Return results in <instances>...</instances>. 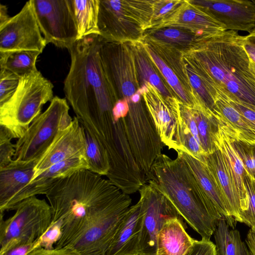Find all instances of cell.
I'll list each match as a JSON object with an SVG mask.
<instances>
[{"label":"cell","instance_id":"cell-1","mask_svg":"<svg viewBox=\"0 0 255 255\" xmlns=\"http://www.w3.org/2000/svg\"><path fill=\"white\" fill-rule=\"evenodd\" d=\"M52 222L61 235L54 248L82 255H106L131 199L109 180L79 170L55 183L45 194Z\"/></svg>","mask_w":255,"mask_h":255},{"label":"cell","instance_id":"cell-2","mask_svg":"<svg viewBox=\"0 0 255 255\" xmlns=\"http://www.w3.org/2000/svg\"><path fill=\"white\" fill-rule=\"evenodd\" d=\"M100 40L99 35H90L68 49L71 64L64 91L80 122L112 113L119 100L102 65Z\"/></svg>","mask_w":255,"mask_h":255},{"label":"cell","instance_id":"cell-3","mask_svg":"<svg viewBox=\"0 0 255 255\" xmlns=\"http://www.w3.org/2000/svg\"><path fill=\"white\" fill-rule=\"evenodd\" d=\"M244 36L226 30L184 51L193 57L226 99L255 108V79L243 47Z\"/></svg>","mask_w":255,"mask_h":255},{"label":"cell","instance_id":"cell-4","mask_svg":"<svg viewBox=\"0 0 255 255\" xmlns=\"http://www.w3.org/2000/svg\"><path fill=\"white\" fill-rule=\"evenodd\" d=\"M147 183L166 197L202 238L210 239L222 218L213 209L182 159L177 156L173 159L161 153L154 162L152 176Z\"/></svg>","mask_w":255,"mask_h":255},{"label":"cell","instance_id":"cell-5","mask_svg":"<svg viewBox=\"0 0 255 255\" xmlns=\"http://www.w3.org/2000/svg\"><path fill=\"white\" fill-rule=\"evenodd\" d=\"M153 0H99L98 27L103 39L129 42L143 39L152 24Z\"/></svg>","mask_w":255,"mask_h":255},{"label":"cell","instance_id":"cell-6","mask_svg":"<svg viewBox=\"0 0 255 255\" xmlns=\"http://www.w3.org/2000/svg\"><path fill=\"white\" fill-rule=\"evenodd\" d=\"M53 89L52 83L37 69L21 78L12 97L0 105V126L13 138H21L41 114L43 106L54 98Z\"/></svg>","mask_w":255,"mask_h":255},{"label":"cell","instance_id":"cell-7","mask_svg":"<svg viewBox=\"0 0 255 255\" xmlns=\"http://www.w3.org/2000/svg\"><path fill=\"white\" fill-rule=\"evenodd\" d=\"M14 213L4 220L0 213V255L21 245L40 240L52 222L51 207L45 199L26 198L14 208Z\"/></svg>","mask_w":255,"mask_h":255},{"label":"cell","instance_id":"cell-8","mask_svg":"<svg viewBox=\"0 0 255 255\" xmlns=\"http://www.w3.org/2000/svg\"><path fill=\"white\" fill-rule=\"evenodd\" d=\"M65 99L54 97L47 109L32 122L15 145L13 160H38L61 130L72 122Z\"/></svg>","mask_w":255,"mask_h":255},{"label":"cell","instance_id":"cell-9","mask_svg":"<svg viewBox=\"0 0 255 255\" xmlns=\"http://www.w3.org/2000/svg\"><path fill=\"white\" fill-rule=\"evenodd\" d=\"M41 33L47 43L69 49L79 40L70 0H31Z\"/></svg>","mask_w":255,"mask_h":255},{"label":"cell","instance_id":"cell-10","mask_svg":"<svg viewBox=\"0 0 255 255\" xmlns=\"http://www.w3.org/2000/svg\"><path fill=\"white\" fill-rule=\"evenodd\" d=\"M47 44L31 0L16 14L0 24V52L33 50L42 53Z\"/></svg>","mask_w":255,"mask_h":255},{"label":"cell","instance_id":"cell-11","mask_svg":"<svg viewBox=\"0 0 255 255\" xmlns=\"http://www.w3.org/2000/svg\"><path fill=\"white\" fill-rule=\"evenodd\" d=\"M139 192L143 215L140 251L155 255L157 234L164 222L170 217L179 215L166 197L151 185L145 184Z\"/></svg>","mask_w":255,"mask_h":255},{"label":"cell","instance_id":"cell-12","mask_svg":"<svg viewBox=\"0 0 255 255\" xmlns=\"http://www.w3.org/2000/svg\"><path fill=\"white\" fill-rule=\"evenodd\" d=\"M142 41L149 57L175 97L183 104L192 107L194 93L183 70L182 51L156 41L150 40L147 43Z\"/></svg>","mask_w":255,"mask_h":255},{"label":"cell","instance_id":"cell-13","mask_svg":"<svg viewBox=\"0 0 255 255\" xmlns=\"http://www.w3.org/2000/svg\"><path fill=\"white\" fill-rule=\"evenodd\" d=\"M141 94L162 143L169 149L176 150L180 101L175 97H164L148 83L141 88Z\"/></svg>","mask_w":255,"mask_h":255},{"label":"cell","instance_id":"cell-14","mask_svg":"<svg viewBox=\"0 0 255 255\" xmlns=\"http://www.w3.org/2000/svg\"><path fill=\"white\" fill-rule=\"evenodd\" d=\"M86 147L84 128L78 118L74 117L71 125L58 133L36 161L31 181L57 163L73 157L85 156Z\"/></svg>","mask_w":255,"mask_h":255},{"label":"cell","instance_id":"cell-15","mask_svg":"<svg viewBox=\"0 0 255 255\" xmlns=\"http://www.w3.org/2000/svg\"><path fill=\"white\" fill-rule=\"evenodd\" d=\"M165 27L187 30L201 41L210 39L227 30L226 26L206 8L193 3L191 0H184L169 17L152 29Z\"/></svg>","mask_w":255,"mask_h":255},{"label":"cell","instance_id":"cell-16","mask_svg":"<svg viewBox=\"0 0 255 255\" xmlns=\"http://www.w3.org/2000/svg\"><path fill=\"white\" fill-rule=\"evenodd\" d=\"M201 5L227 30L245 31L250 33L255 28V4L253 0H191Z\"/></svg>","mask_w":255,"mask_h":255},{"label":"cell","instance_id":"cell-17","mask_svg":"<svg viewBox=\"0 0 255 255\" xmlns=\"http://www.w3.org/2000/svg\"><path fill=\"white\" fill-rule=\"evenodd\" d=\"M89 170L85 156L69 158L57 163L43 172L21 190L9 202L7 211L13 210L21 201L37 195L46 194L60 179L81 170Z\"/></svg>","mask_w":255,"mask_h":255},{"label":"cell","instance_id":"cell-18","mask_svg":"<svg viewBox=\"0 0 255 255\" xmlns=\"http://www.w3.org/2000/svg\"><path fill=\"white\" fill-rule=\"evenodd\" d=\"M143 217L141 202L138 200L127 212L106 255H126L142 253L140 241Z\"/></svg>","mask_w":255,"mask_h":255},{"label":"cell","instance_id":"cell-19","mask_svg":"<svg viewBox=\"0 0 255 255\" xmlns=\"http://www.w3.org/2000/svg\"><path fill=\"white\" fill-rule=\"evenodd\" d=\"M206 165L226 205L229 214L240 222V199L228 166L220 151L216 147L212 153L203 156Z\"/></svg>","mask_w":255,"mask_h":255},{"label":"cell","instance_id":"cell-20","mask_svg":"<svg viewBox=\"0 0 255 255\" xmlns=\"http://www.w3.org/2000/svg\"><path fill=\"white\" fill-rule=\"evenodd\" d=\"M178 156L186 163L200 189L214 211L224 218L229 226L235 228L236 222L230 216L219 190L206 164L193 155L182 150L176 151Z\"/></svg>","mask_w":255,"mask_h":255},{"label":"cell","instance_id":"cell-21","mask_svg":"<svg viewBox=\"0 0 255 255\" xmlns=\"http://www.w3.org/2000/svg\"><path fill=\"white\" fill-rule=\"evenodd\" d=\"M37 160H13L0 168V211L4 213L11 200L31 181Z\"/></svg>","mask_w":255,"mask_h":255},{"label":"cell","instance_id":"cell-22","mask_svg":"<svg viewBox=\"0 0 255 255\" xmlns=\"http://www.w3.org/2000/svg\"><path fill=\"white\" fill-rule=\"evenodd\" d=\"M186 229L180 215L167 218L157 234L155 255H186L195 241Z\"/></svg>","mask_w":255,"mask_h":255},{"label":"cell","instance_id":"cell-23","mask_svg":"<svg viewBox=\"0 0 255 255\" xmlns=\"http://www.w3.org/2000/svg\"><path fill=\"white\" fill-rule=\"evenodd\" d=\"M219 121L218 129L214 136V143L220 151L228 166L240 199L241 212L246 210L248 194L245 187L244 177L246 171L225 127Z\"/></svg>","mask_w":255,"mask_h":255},{"label":"cell","instance_id":"cell-24","mask_svg":"<svg viewBox=\"0 0 255 255\" xmlns=\"http://www.w3.org/2000/svg\"><path fill=\"white\" fill-rule=\"evenodd\" d=\"M181 61L189 86L202 104L215 114L219 91L198 63L186 52H181Z\"/></svg>","mask_w":255,"mask_h":255},{"label":"cell","instance_id":"cell-25","mask_svg":"<svg viewBox=\"0 0 255 255\" xmlns=\"http://www.w3.org/2000/svg\"><path fill=\"white\" fill-rule=\"evenodd\" d=\"M215 114L234 138L255 145V126L220 94L215 102Z\"/></svg>","mask_w":255,"mask_h":255},{"label":"cell","instance_id":"cell-26","mask_svg":"<svg viewBox=\"0 0 255 255\" xmlns=\"http://www.w3.org/2000/svg\"><path fill=\"white\" fill-rule=\"evenodd\" d=\"M128 43L134 55L140 87L141 88L145 83H148L154 87L164 97H175L149 57L142 40Z\"/></svg>","mask_w":255,"mask_h":255},{"label":"cell","instance_id":"cell-27","mask_svg":"<svg viewBox=\"0 0 255 255\" xmlns=\"http://www.w3.org/2000/svg\"><path fill=\"white\" fill-rule=\"evenodd\" d=\"M190 107L197 124L201 146L206 155L212 153L216 148L214 136L218 129V120L195 94L194 104Z\"/></svg>","mask_w":255,"mask_h":255},{"label":"cell","instance_id":"cell-28","mask_svg":"<svg viewBox=\"0 0 255 255\" xmlns=\"http://www.w3.org/2000/svg\"><path fill=\"white\" fill-rule=\"evenodd\" d=\"M217 255H251L238 230L221 218L213 234Z\"/></svg>","mask_w":255,"mask_h":255},{"label":"cell","instance_id":"cell-29","mask_svg":"<svg viewBox=\"0 0 255 255\" xmlns=\"http://www.w3.org/2000/svg\"><path fill=\"white\" fill-rule=\"evenodd\" d=\"M143 37L169 45L182 52L191 49L202 41L192 32L175 27L149 29L145 32Z\"/></svg>","mask_w":255,"mask_h":255},{"label":"cell","instance_id":"cell-30","mask_svg":"<svg viewBox=\"0 0 255 255\" xmlns=\"http://www.w3.org/2000/svg\"><path fill=\"white\" fill-rule=\"evenodd\" d=\"M77 25L79 39L99 34L98 19L99 0H70Z\"/></svg>","mask_w":255,"mask_h":255},{"label":"cell","instance_id":"cell-31","mask_svg":"<svg viewBox=\"0 0 255 255\" xmlns=\"http://www.w3.org/2000/svg\"><path fill=\"white\" fill-rule=\"evenodd\" d=\"M41 53L33 50L0 52V68L22 78L37 70L36 62Z\"/></svg>","mask_w":255,"mask_h":255},{"label":"cell","instance_id":"cell-32","mask_svg":"<svg viewBox=\"0 0 255 255\" xmlns=\"http://www.w3.org/2000/svg\"><path fill=\"white\" fill-rule=\"evenodd\" d=\"M85 131L87 143L85 157L89 170L100 176H107L110 169L108 152L93 136Z\"/></svg>","mask_w":255,"mask_h":255},{"label":"cell","instance_id":"cell-33","mask_svg":"<svg viewBox=\"0 0 255 255\" xmlns=\"http://www.w3.org/2000/svg\"><path fill=\"white\" fill-rule=\"evenodd\" d=\"M175 140L176 149L182 150L195 156L199 160L206 154L195 138L189 129L181 120L180 112L176 127Z\"/></svg>","mask_w":255,"mask_h":255},{"label":"cell","instance_id":"cell-34","mask_svg":"<svg viewBox=\"0 0 255 255\" xmlns=\"http://www.w3.org/2000/svg\"><path fill=\"white\" fill-rule=\"evenodd\" d=\"M225 128L231 137L233 146L243 163L247 173L255 180V145L236 139L230 133L226 127Z\"/></svg>","mask_w":255,"mask_h":255},{"label":"cell","instance_id":"cell-35","mask_svg":"<svg viewBox=\"0 0 255 255\" xmlns=\"http://www.w3.org/2000/svg\"><path fill=\"white\" fill-rule=\"evenodd\" d=\"M244 182L248 201L246 210L240 215V222L245 223L252 230L255 231V180L246 172L244 175Z\"/></svg>","mask_w":255,"mask_h":255},{"label":"cell","instance_id":"cell-36","mask_svg":"<svg viewBox=\"0 0 255 255\" xmlns=\"http://www.w3.org/2000/svg\"><path fill=\"white\" fill-rule=\"evenodd\" d=\"M184 0H153L152 29L169 17Z\"/></svg>","mask_w":255,"mask_h":255},{"label":"cell","instance_id":"cell-37","mask_svg":"<svg viewBox=\"0 0 255 255\" xmlns=\"http://www.w3.org/2000/svg\"><path fill=\"white\" fill-rule=\"evenodd\" d=\"M20 79L15 74L0 68V105L12 97L18 86Z\"/></svg>","mask_w":255,"mask_h":255},{"label":"cell","instance_id":"cell-38","mask_svg":"<svg viewBox=\"0 0 255 255\" xmlns=\"http://www.w3.org/2000/svg\"><path fill=\"white\" fill-rule=\"evenodd\" d=\"M12 139L9 131L0 126V168L5 166L13 160L15 149V145L11 141Z\"/></svg>","mask_w":255,"mask_h":255},{"label":"cell","instance_id":"cell-39","mask_svg":"<svg viewBox=\"0 0 255 255\" xmlns=\"http://www.w3.org/2000/svg\"><path fill=\"white\" fill-rule=\"evenodd\" d=\"M61 235V226L59 222H52L50 227L40 240V247L52 249Z\"/></svg>","mask_w":255,"mask_h":255},{"label":"cell","instance_id":"cell-40","mask_svg":"<svg viewBox=\"0 0 255 255\" xmlns=\"http://www.w3.org/2000/svg\"><path fill=\"white\" fill-rule=\"evenodd\" d=\"M186 255H217L215 245L210 240L202 238L196 240Z\"/></svg>","mask_w":255,"mask_h":255},{"label":"cell","instance_id":"cell-41","mask_svg":"<svg viewBox=\"0 0 255 255\" xmlns=\"http://www.w3.org/2000/svg\"><path fill=\"white\" fill-rule=\"evenodd\" d=\"M243 47L249 59V67L255 79V28L243 37Z\"/></svg>","mask_w":255,"mask_h":255},{"label":"cell","instance_id":"cell-42","mask_svg":"<svg viewBox=\"0 0 255 255\" xmlns=\"http://www.w3.org/2000/svg\"><path fill=\"white\" fill-rule=\"evenodd\" d=\"M26 255H82L74 249L64 247L52 249H45L40 246L35 248Z\"/></svg>","mask_w":255,"mask_h":255},{"label":"cell","instance_id":"cell-43","mask_svg":"<svg viewBox=\"0 0 255 255\" xmlns=\"http://www.w3.org/2000/svg\"><path fill=\"white\" fill-rule=\"evenodd\" d=\"M129 110V105L127 100L120 99L114 105L112 109V116L115 122L125 118Z\"/></svg>","mask_w":255,"mask_h":255},{"label":"cell","instance_id":"cell-44","mask_svg":"<svg viewBox=\"0 0 255 255\" xmlns=\"http://www.w3.org/2000/svg\"><path fill=\"white\" fill-rule=\"evenodd\" d=\"M227 100L238 112L255 126V108H250L228 99Z\"/></svg>","mask_w":255,"mask_h":255},{"label":"cell","instance_id":"cell-45","mask_svg":"<svg viewBox=\"0 0 255 255\" xmlns=\"http://www.w3.org/2000/svg\"><path fill=\"white\" fill-rule=\"evenodd\" d=\"M40 242L39 240L38 242L32 244L15 247L1 255H26L35 248L39 247Z\"/></svg>","mask_w":255,"mask_h":255},{"label":"cell","instance_id":"cell-46","mask_svg":"<svg viewBox=\"0 0 255 255\" xmlns=\"http://www.w3.org/2000/svg\"><path fill=\"white\" fill-rule=\"evenodd\" d=\"M251 255H255V231L251 229L248 233L246 240Z\"/></svg>","mask_w":255,"mask_h":255},{"label":"cell","instance_id":"cell-47","mask_svg":"<svg viewBox=\"0 0 255 255\" xmlns=\"http://www.w3.org/2000/svg\"><path fill=\"white\" fill-rule=\"evenodd\" d=\"M10 17L7 14V9L5 5L0 4V24L5 22Z\"/></svg>","mask_w":255,"mask_h":255},{"label":"cell","instance_id":"cell-48","mask_svg":"<svg viewBox=\"0 0 255 255\" xmlns=\"http://www.w3.org/2000/svg\"><path fill=\"white\" fill-rule=\"evenodd\" d=\"M126 255H149L143 253H137L135 254H128Z\"/></svg>","mask_w":255,"mask_h":255},{"label":"cell","instance_id":"cell-49","mask_svg":"<svg viewBox=\"0 0 255 255\" xmlns=\"http://www.w3.org/2000/svg\"><path fill=\"white\" fill-rule=\"evenodd\" d=\"M253 1H254V3H255V0H253Z\"/></svg>","mask_w":255,"mask_h":255}]
</instances>
